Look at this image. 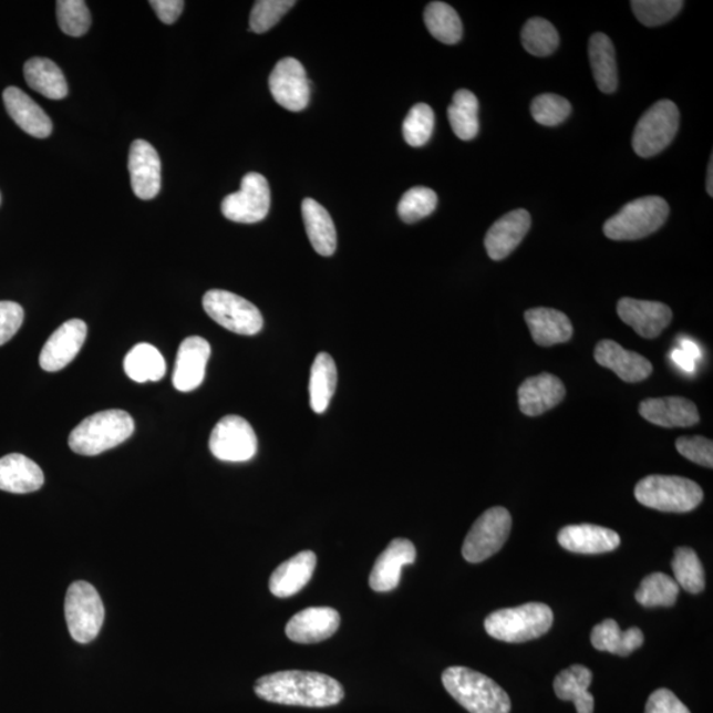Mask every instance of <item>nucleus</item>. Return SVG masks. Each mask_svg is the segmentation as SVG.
Wrapping results in <instances>:
<instances>
[{
	"instance_id": "19",
	"label": "nucleus",
	"mask_w": 713,
	"mask_h": 713,
	"mask_svg": "<svg viewBox=\"0 0 713 713\" xmlns=\"http://www.w3.org/2000/svg\"><path fill=\"white\" fill-rule=\"evenodd\" d=\"M416 548L413 541L396 538L375 560L369 585L375 592H390L400 585L402 568L414 565Z\"/></svg>"
},
{
	"instance_id": "34",
	"label": "nucleus",
	"mask_w": 713,
	"mask_h": 713,
	"mask_svg": "<svg viewBox=\"0 0 713 713\" xmlns=\"http://www.w3.org/2000/svg\"><path fill=\"white\" fill-rule=\"evenodd\" d=\"M338 386V368L331 355L319 353L313 361L310 379V403L313 413H326Z\"/></svg>"
},
{
	"instance_id": "37",
	"label": "nucleus",
	"mask_w": 713,
	"mask_h": 713,
	"mask_svg": "<svg viewBox=\"0 0 713 713\" xmlns=\"http://www.w3.org/2000/svg\"><path fill=\"white\" fill-rule=\"evenodd\" d=\"M424 23L431 35L444 44H456L463 37V24L455 9L447 3L432 2L424 11Z\"/></svg>"
},
{
	"instance_id": "23",
	"label": "nucleus",
	"mask_w": 713,
	"mask_h": 713,
	"mask_svg": "<svg viewBox=\"0 0 713 713\" xmlns=\"http://www.w3.org/2000/svg\"><path fill=\"white\" fill-rule=\"evenodd\" d=\"M595 360L600 366L613 370L622 381L641 382L653 373V365L643 355L627 351L612 340H602L595 349Z\"/></svg>"
},
{
	"instance_id": "42",
	"label": "nucleus",
	"mask_w": 713,
	"mask_h": 713,
	"mask_svg": "<svg viewBox=\"0 0 713 713\" xmlns=\"http://www.w3.org/2000/svg\"><path fill=\"white\" fill-rule=\"evenodd\" d=\"M435 114L426 104H417L410 110L403 122V136L410 146L422 147L434 132Z\"/></svg>"
},
{
	"instance_id": "49",
	"label": "nucleus",
	"mask_w": 713,
	"mask_h": 713,
	"mask_svg": "<svg viewBox=\"0 0 713 713\" xmlns=\"http://www.w3.org/2000/svg\"><path fill=\"white\" fill-rule=\"evenodd\" d=\"M644 713H691L685 705L679 701L674 692L660 689L650 695Z\"/></svg>"
},
{
	"instance_id": "9",
	"label": "nucleus",
	"mask_w": 713,
	"mask_h": 713,
	"mask_svg": "<svg viewBox=\"0 0 713 713\" xmlns=\"http://www.w3.org/2000/svg\"><path fill=\"white\" fill-rule=\"evenodd\" d=\"M203 307L210 319L232 333L254 335L262 331V313L236 293L210 290L204 294Z\"/></svg>"
},
{
	"instance_id": "53",
	"label": "nucleus",
	"mask_w": 713,
	"mask_h": 713,
	"mask_svg": "<svg viewBox=\"0 0 713 713\" xmlns=\"http://www.w3.org/2000/svg\"><path fill=\"white\" fill-rule=\"evenodd\" d=\"M707 192L712 197L713 195V157L711 156L710 166H709V176H707Z\"/></svg>"
},
{
	"instance_id": "1",
	"label": "nucleus",
	"mask_w": 713,
	"mask_h": 713,
	"mask_svg": "<svg viewBox=\"0 0 713 713\" xmlns=\"http://www.w3.org/2000/svg\"><path fill=\"white\" fill-rule=\"evenodd\" d=\"M254 691L266 702L308 709L331 707L345 696L341 683L332 676L298 670L259 678Z\"/></svg>"
},
{
	"instance_id": "33",
	"label": "nucleus",
	"mask_w": 713,
	"mask_h": 713,
	"mask_svg": "<svg viewBox=\"0 0 713 713\" xmlns=\"http://www.w3.org/2000/svg\"><path fill=\"white\" fill-rule=\"evenodd\" d=\"M643 633L639 628H630L622 632L614 620H606L596 626L591 633V642L596 650L628 657L643 644Z\"/></svg>"
},
{
	"instance_id": "18",
	"label": "nucleus",
	"mask_w": 713,
	"mask_h": 713,
	"mask_svg": "<svg viewBox=\"0 0 713 713\" xmlns=\"http://www.w3.org/2000/svg\"><path fill=\"white\" fill-rule=\"evenodd\" d=\"M209 342L198 335L185 339L178 348L173 376L174 386L182 393L194 392L205 379L210 356Z\"/></svg>"
},
{
	"instance_id": "39",
	"label": "nucleus",
	"mask_w": 713,
	"mask_h": 713,
	"mask_svg": "<svg viewBox=\"0 0 713 713\" xmlns=\"http://www.w3.org/2000/svg\"><path fill=\"white\" fill-rule=\"evenodd\" d=\"M679 588L690 593H701L705 587V574L701 559L690 547H679L671 564Z\"/></svg>"
},
{
	"instance_id": "7",
	"label": "nucleus",
	"mask_w": 713,
	"mask_h": 713,
	"mask_svg": "<svg viewBox=\"0 0 713 713\" xmlns=\"http://www.w3.org/2000/svg\"><path fill=\"white\" fill-rule=\"evenodd\" d=\"M68 630L75 642L89 643L99 636L105 620L104 602L92 585L75 581L65 598Z\"/></svg>"
},
{
	"instance_id": "3",
	"label": "nucleus",
	"mask_w": 713,
	"mask_h": 713,
	"mask_svg": "<svg viewBox=\"0 0 713 713\" xmlns=\"http://www.w3.org/2000/svg\"><path fill=\"white\" fill-rule=\"evenodd\" d=\"M134 420L126 411H101L81 422L68 443L75 454L97 456L125 443L134 434Z\"/></svg>"
},
{
	"instance_id": "15",
	"label": "nucleus",
	"mask_w": 713,
	"mask_h": 713,
	"mask_svg": "<svg viewBox=\"0 0 713 713\" xmlns=\"http://www.w3.org/2000/svg\"><path fill=\"white\" fill-rule=\"evenodd\" d=\"M617 313L643 339L658 338L673 320V311L666 304L632 298H622L617 304Z\"/></svg>"
},
{
	"instance_id": "40",
	"label": "nucleus",
	"mask_w": 713,
	"mask_h": 713,
	"mask_svg": "<svg viewBox=\"0 0 713 713\" xmlns=\"http://www.w3.org/2000/svg\"><path fill=\"white\" fill-rule=\"evenodd\" d=\"M523 44L533 56H550L559 45L558 31L544 18H533L524 27Z\"/></svg>"
},
{
	"instance_id": "10",
	"label": "nucleus",
	"mask_w": 713,
	"mask_h": 713,
	"mask_svg": "<svg viewBox=\"0 0 713 713\" xmlns=\"http://www.w3.org/2000/svg\"><path fill=\"white\" fill-rule=\"evenodd\" d=\"M512 524L510 513L505 507L486 510L466 535L462 550L464 559L469 564H482L492 558L509 538Z\"/></svg>"
},
{
	"instance_id": "14",
	"label": "nucleus",
	"mask_w": 713,
	"mask_h": 713,
	"mask_svg": "<svg viewBox=\"0 0 713 713\" xmlns=\"http://www.w3.org/2000/svg\"><path fill=\"white\" fill-rule=\"evenodd\" d=\"M86 334L85 321L73 319L64 322L45 342L40 353L41 369L54 373L70 365L84 345Z\"/></svg>"
},
{
	"instance_id": "31",
	"label": "nucleus",
	"mask_w": 713,
	"mask_h": 713,
	"mask_svg": "<svg viewBox=\"0 0 713 713\" xmlns=\"http://www.w3.org/2000/svg\"><path fill=\"white\" fill-rule=\"evenodd\" d=\"M589 63H591L596 84L602 93L612 94L619 86V72H617L616 51L604 33H595L589 39Z\"/></svg>"
},
{
	"instance_id": "6",
	"label": "nucleus",
	"mask_w": 713,
	"mask_h": 713,
	"mask_svg": "<svg viewBox=\"0 0 713 713\" xmlns=\"http://www.w3.org/2000/svg\"><path fill=\"white\" fill-rule=\"evenodd\" d=\"M669 214V204L660 196L637 198L608 219L604 232L613 241H636L661 229Z\"/></svg>"
},
{
	"instance_id": "12",
	"label": "nucleus",
	"mask_w": 713,
	"mask_h": 713,
	"mask_svg": "<svg viewBox=\"0 0 713 713\" xmlns=\"http://www.w3.org/2000/svg\"><path fill=\"white\" fill-rule=\"evenodd\" d=\"M271 207V190L266 177L250 173L242 178L241 189L224 198L223 215L232 223L264 221Z\"/></svg>"
},
{
	"instance_id": "16",
	"label": "nucleus",
	"mask_w": 713,
	"mask_h": 713,
	"mask_svg": "<svg viewBox=\"0 0 713 713\" xmlns=\"http://www.w3.org/2000/svg\"><path fill=\"white\" fill-rule=\"evenodd\" d=\"M130 177L134 194L151 200L162 187V163L157 151L146 141H135L128 155Z\"/></svg>"
},
{
	"instance_id": "28",
	"label": "nucleus",
	"mask_w": 713,
	"mask_h": 713,
	"mask_svg": "<svg viewBox=\"0 0 713 713\" xmlns=\"http://www.w3.org/2000/svg\"><path fill=\"white\" fill-rule=\"evenodd\" d=\"M525 320L535 344L554 347L570 341L574 334L571 320L552 308H533L526 311Z\"/></svg>"
},
{
	"instance_id": "29",
	"label": "nucleus",
	"mask_w": 713,
	"mask_h": 713,
	"mask_svg": "<svg viewBox=\"0 0 713 713\" xmlns=\"http://www.w3.org/2000/svg\"><path fill=\"white\" fill-rule=\"evenodd\" d=\"M301 214L314 251L322 257L333 256L338 249V231L329 211L313 198H306L301 204Z\"/></svg>"
},
{
	"instance_id": "25",
	"label": "nucleus",
	"mask_w": 713,
	"mask_h": 713,
	"mask_svg": "<svg viewBox=\"0 0 713 713\" xmlns=\"http://www.w3.org/2000/svg\"><path fill=\"white\" fill-rule=\"evenodd\" d=\"M7 112L24 133L35 138H46L52 133V122L30 95L19 87L10 86L3 92Z\"/></svg>"
},
{
	"instance_id": "24",
	"label": "nucleus",
	"mask_w": 713,
	"mask_h": 713,
	"mask_svg": "<svg viewBox=\"0 0 713 713\" xmlns=\"http://www.w3.org/2000/svg\"><path fill=\"white\" fill-rule=\"evenodd\" d=\"M559 545L575 554H604L620 546V535L607 527L582 524L564 527L558 534Z\"/></svg>"
},
{
	"instance_id": "8",
	"label": "nucleus",
	"mask_w": 713,
	"mask_h": 713,
	"mask_svg": "<svg viewBox=\"0 0 713 713\" xmlns=\"http://www.w3.org/2000/svg\"><path fill=\"white\" fill-rule=\"evenodd\" d=\"M679 128V110L673 101L662 100L641 116L634 128L633 149L641 157L655 156L674 141Z\"/></svg>"
},
{
	"instance_id": "44",
	"label": "nucleus",
	"mask_w": 713,
	"mask_h": 713,
	"mask_svg": "<svg viewBox=\"0 0 713 713\" xmlns=\"http://www.w3.org/2000/svg\"><path fill=\"white\" fill-rule=\"evenodd\" d=\"M630 6L642 24L657 27L674 19L684 3L682 0H633Z\"/></svg>"
},
{
	"instance_id": "30",
	"label": "nucleus",
	"mask_w": 713,
	"mask_h": 713,
	"mask_svg": "<svg viewBox=\"0 0 713 713\" xmlns=\"http://www.w3.org/2000/svg\"><path fill=\"white\" fill-rule=\"evenodd\" d=\"M593 681L592 671L582 664H574L555 678L554 690L560 701L574 702L578 713H593L595 699L589 692Z\"/></svg>"
},
{
	"instance_id": "36",
	"label": "nucleus",
	"mask_w": 713,
	"mask_h": 713,
	"mask_svg": "<svg viewBox=\"0 0 713 713\" xmlns=\"http://www.w3.org/2000/svg\"><path fill=\"white\" fill-rule=\"evenodd\" d=\"M448 120L457 138L466 142L475 140L479 130L476 95L466 89L457 91L448 107Z\"/></svg>"
},
{
	"instance_id": "52",
	"label": "nucleus",
	"mask_w": 713,
	"mask_h": 713,
	"mask_svg": "<svg viewBox=\"0 0 713 713\" xmlns=\"http://www.w3.org/2000/svg\"><path fill=\"white\" fill-rule=\"evenodd\" d=\"M684 353H688L691 359H694L695 361L702 359V352L701 349L695 344L694 341H691L689 339H683L681 342V348Z\"/></svg>"
},
{
	"instance_id": "47",
	"label": "nucleus",
	"mask_w": 713,
	"mask_h": 713,
	"mask_svg": "<svg viewBox=\"0 0 713 713\" xmlns=\"http://www.w3.org/2000/svg\"><path fill=\"white\" fill-rule=\"evenodd\" d=\"M675 447L688 461L707 466H713V443L703 436H682L675 442Z\"/></svg>"
},
{
	"instance_id": "21",
	"label": "nucleus",
	"mask_w": 713,
	"mask_h": 713,
	"mask_svg": "<svg viewBox=\"0 0 713 713\" xmlns=\"http://www.w3.org/2000/svg\"><path fill=\"white\" fill-rule=\"evenodd\" d=\"M531 226L529 211L517 209L500 217L486 232L485 248L493 260H503L518 248Z\"/></svg>"
},
{
	"instance_id": "45",
	"label": "nucleus",
	"mask_w": 713,
	"mask_h": 713,
	"mask_svg": "<svg viewBox=\"0 0 713 713\" xmlns=\"http://www.w3.org/2000/svg\"><path fill=\"white\" fill-rule=\"evenodd\" d=\"M533 118L544 126H558L571 114V104L557 94H541L533 101Z\"/></svg>"
},
{
	"instance_id": "11",
	"label": "nucleus",
	"mask_w": 713,
	"mask_h": 713,
	"mask_svg": "<svg viewBox=\"0 0 713 713\" xmlns=\"http://www.w3.org/2000/svg\"><path fill=\"white\" fill-rule=\"evenodd\" d=\"M209 448L218 461L249 462L257 454L258 438L248 421L229 415L223 417L211 431Z\"/></svg>"
},
{
	"instance_id": "4",
	"label": "nucleus",
	"mask_w": 713,
	"mask_h": 713,
	"mask_svg": "<svg viewBox=\"0 0 713 713\" xmlns=\"http://www.w3.org/2000/svg\"><path fill=\"white\" fill-rule=\"evenodd\" d=\"M554 613L541 602L496 610L486 617L484 627L493 639L509 643L537 640L551 629Z\"/></svg>"
},
{
	"instance_id": "22",
	"label": "nucleus",
	"mask_w": 713,
	"mask_h": 713,
	"mask_svg": "<svg viewBox=\"0 0 713 713\" xmlns=\"http://www.w3.org/2000/svg\"><path fill=\"white\" fill-rule=\"evenodd\" d=\"M565 396V383L548 373L530 376L518 389L519 409L527 416L547 413L557 407Z\"/></svg>"
},
{
	"instance_id": "51",
	"label": "nucleus",
	"mask_w": 713,
	"mask_h": 713,
	"mask_svg": "<svg viewBox=\"0 0 713 713\" xmlns=\"http://www.w3.org/2000/svg\"><path fill=\"white\" fill-rule=\"evenodd\" d=\"M671 359L676 363V365L684 370V372L694 373L696 368V361L691 359L688 353H684L682 349H674L671 353Z\"/></svg>"
},
{
	"instance_id": "38",
	"label": "nucleus",
	"mask_w": 713,
	"mask_h": 713,
	"mask_svg": "<svg viewBox=\"0 0 713 713\" xmlns=\"http://www.w3.org/2000/svg\"><path fill=\"white\" fill-rule=\"evenodd\" d=\"M679 591L678 582L669 575L655 572L647 576L636 592V599L644 608L673 607Z\"/></svg>"
},
{
	"instance_id": "43",
	"label": "nucleus",
	"mask_w": 713,
	"mask_h": 713,
	"mask_svg": "<svg viewBox=\"0 0 713 713\" xmlns=\"http://www.w3.org/2000/svg\"><path fill=\"white\" fill-rule=\"evenodd\" d=\"M58 22L66 35L80 38L91 29L92 17L84 0H60Z\"/></svg>"
},
{
	"instance_id": "50",
	"label": "nucleus",
	"mask_w": 713,
	"mask_h": 713,
	"mask_svg": "<svg viewBox=\"0 0 713 713\" xmlns=\"http://www.w3.org/2000/svg\"><path fill=\"white\" fill-rule=\"evenodd\" d=\"M164 24H174L180 18L185 3L183 0H153L149 2Z\"/></svg>"
},
{
	"instance_id": "5",
	"label": "nucleus",
	"mask_w": 713,
	"mask_h": 713,
	"mask_svg": "<svg viewBox=\"0 0 713 713\" xmlns=\"http://www.w3.org/2000/svg\"><path fill=\"white\" fill-rule=\"evenodd\" d=\"M643 506L664 513H689L703 500L701 486L681 476L653 475L641 479L634 489Z\"/></svg>"
},
{
	"instance_id": "26",
	"label": "nucleus",
	"mask_w": 713,
	"mask_h": 713,
	"mask_svg": "<svg viewBox=\"0 0 713 713\" xmlns=\"http://www.w3.org/2000/svg\"><path fill=\"white\" fill-rule=\"evenodd\" d=\"M318 558L313 551H301L280 565L270 578V591L279 599L291 598L312 579Z\"/></svg>"
},
{
	"instance_id": "46",
	"label": "nucleus",
	"mask_w": 713,
	"mask_h": 713,
	"mask_svg": "<svg viewBox=\"0 0 713 713\" xmlns=\"http://www.w3.org/2000/svg\"><path fill=\"white\" fill-rule=\"evenodd\" d=\"M294 4L293 0H259L250 13V30L256 33L271 30Z\"/></svg>"
},
{
	"instance_id": "41",
	"label": "nucleus",
	"mask_w": 713,
	"mask_h": 713,
	"mask_svg": "<svg viewBox=\"0 0 713 713\" xmlns=\"http://www.w3.org/2000/svg\"><path fill=\"white\" fill-rule=\"evenodd\" d=\"M436 205L437 196L434 190L426 187L411 188L397 205V215L403 223L415 224L434 214Z\"/></svg>"
},
{
	"instance_id": "35",
	"label": "nucleus",
	"mask_w": 713,
	"mask_h": 713,
	"mask_svg": "<svg viewBox=\"0 0 713 713\" xmlns=\"http://www.w3.org/2000/svg\"><path fill=\"white\" fill-rule=\"evenodd\" d=\"M125 372L135 382H157L166 375L167 363L154 345H135L125 359Z\"/></svg>"
},
{
	"instance_id": "48",
	"label": "nucleus",
	"mask_w": 713,
	"mask_h": 713,
	"mask_svg": "<svg viewBox=\"0 0 713 713\" xmlns=\"http://www.w3.org/2000/svg\"><path fill=\"white\" fill-rule=\"evenodd\" d=\"M24 310L13 301H0V347L9 342L22 327Z\"/></svg>"
},
{
	"instance_id": "20",
	"label": "nucleus",
	"mask_w": 713,
	"mask_h": 713,
	"mask_svg": "<svg viewBox=\"0 0 713 713\" xmlns=\"http://www.w3.org/2000/svg\"><path fill=\"white\" fill-rule=\"evenodd\" d=\"M644 421L664 428L691 427L701 422L694 402L682 396L650 397L640 404Z\"/></svg>"
},
{
	"instance_id": "17",
	"label": "nucleus",
	"mask_w": 713,
	"mask_h": 713,
	"mask_svg": "<svg viewBox=\"0 0 713 713\" xmlns=\"http://www.w3.org/2000/svg\"><path fill=\"white\" fill-rule=\"evenodd\" d=\"M338 610L313 607L300 610L286 627L288 639L297 643H319L331 639L340 628Z\"/></svg>"
},
{
	"instance_id": "13",
	"label": "nucleus",
	"mask_w": 713,
	"mask_h": 713,
	"mask_svg": "<svg viewBox=\"0 0 713 713\" xmlns=\"http://www.w3.org/2000/svg\"><path fill=\"white\" fill-rule=\"evenodd\" d=\"M269 85L273 100L288 112H301L310 104L311 84L297 59L280 60L270 74Z\"/></svg>"
},
{
	"instance_id": "32",
	"label": "nucleus",
	"mask_w": 713,
	"mask_h": 713,
	"mask_svg": "<svg viewBox=\"0 0 713 713\" xmlns=\"http://www.w3.org/2000/svg\"><path fill=\"white\" fill-rule=\"evenodd\" d=\"M24 78L33 91L46 99L59 101L68 95L65 75L50 59L35 58L27 61Z\"/></svg>"
},
{
	"instance_id": "2",
	"label": "nucleus",
	"mask_w": 713,
	"mask_h": 713,
	"mask_svg": "<svg viewBox=\"0 0 713 713\" xmlns=\"http://www.w3.org/2000/svg\"><path fill=\"white\" fill-rule=\"evenodd\" d=\"M442 681L448 694L471 713H510L509 695L489 676L454 666L444 671Z\"/></svg>"
},
{
	"instance_id": "27",
	"label": "nucleus",
	"mask_w": 713,
	"mask_h": 713,
	"mask_svg": "<svg viewBox=\"0 0 713 713\" xmlns=\"http://www.w3.org/2000/svg\"><path fill=\"white\" fill-rule=\"evenodd\" d=\"M44 484V473L31 458L11 454L0 458V490L25 495Z\"/></svg>"
}]
</instances>
